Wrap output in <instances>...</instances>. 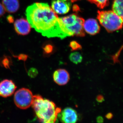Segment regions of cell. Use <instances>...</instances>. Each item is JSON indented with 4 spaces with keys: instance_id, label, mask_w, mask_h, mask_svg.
Instances as JSON below:
<instances>
[{
    "instance_id": "d4e9b609",
    "label": "cell",
    "mask_w": 123,
    "mask_h": 123,
    "mask_svg": "<svg viewBox=\"0 0 123 123\" xmlns=\"http://www.w3.org/2000/svg\"><path fill=\"white\" fill-rule=\"evenodd\" d=\"M70 0L72 2H73L77 1L78 0Z\"/></svg>"
},
{
    "instance_id": "9a60e30c",
    "label": "cell",
    "mask_w": 123,
    "mask_h": 123,
    "mask_svg": "<svg viewBox=\"0 0 123 123\" xmlns=\"http://www.w3.org/2000/svg\"><path fill=\"white\" fill-rule=\"evenodd\" d=\"M91 3L94 4L100 9H103L108 6L110 0H88Z\"/></svg>"
},
{
    "instance_id": "ffe728a7",
    "label": "cell",
    "mask_w": 123,
    "mask_h": 123,
    "mask_svg": "<svg viewBox=\"0 0 123 123\" xmlns=\"http://www.w3.org/2000/svg\"><path fill=\"white\" fill-rule=\"evenodd\" d=\"M96 100L98 103H102L104 101V97L101 95H98L96 98Z\"/></svg>"
},
{
    "instance_id": "4fadbf2b",
    "label": "cell",
    "mask_w": 123,
    "mask_h": 123,
    "mask_svg": "<svg viewBox=\"0 0 123 123\" xmlns=\"http://www.w3.org/2000/svg\"><path fill=\"white\" fill-rule=\"evenodd\" d=\"M112 11L123 18V0H114L112 4Z\"/></svg>"
},
{
    "instance_id": "7a4b0ae2",
    "label": "cell",
    "mask_w": 123,
    "mask_h": 123,
    "mask_svg": "<svg viewBox=\"0 0 123 123\" xmlns=\"http://www.w3.org/2000/svg\"><path fill=\"white\" fill-rule=\"evenodd\" d=\"M31 106L39 120L43 123H55L61 111V108L56 107L54 102L39 95H34Z\"/></svg>"
},
{
    "instance_id": "7402d4cb",
    "label": "cell",
    "mask_w": 123,
    "mask_h": 123,
    "mask_svg": "<svg viewBox=\"0 0 123 123\" xmlns=\"http://www.w3.org/2000/svg\"><path fill=\"white\" fill-rule=\"evenodd\" d=\"M7 20L8 22L9 23H12L14 21V18L11 15H9L7 17Z\"/></svg>"
},
{
    "instance_id": "5b68a950",
    "label": "cell",
    "mask_w": 123,
    "mask_h": 123,
    "mask_svg": "<svg viewBox=\"0 0 123 123\" xmlns=\"http://www.w3.org/2000/svg\"><path fill=\"white\" fill-rule=\"evenodd\" d=\"M34 95L29 89L23 88L16 91L14 100L16 106L18 108L25 110L32 105Z\"/></svg>"
},
{
    "instance_id": "277c9868",
    "label": "cell",
    "mask_w": 123,
    "mask_h": 123,
    "mask_svg": "<svg viewBox=\"0 0 123 123\" xmlns=\"http://www.w3.org/2000/svg\"><path fill=\"white\" fill-rule=\"evenodd\" d=\"M97 18L108 33H111L122 29L123 18L112 11H98Z\"/></svg>"
},
{
    "instance_id": "ac0fdd59",
    "label": "cell",
    "mask_w": 123,
    "mask_h": 123,
    "mask_svg": "<svg viewBox=\"0 0 123 123\" xmlns=\"http://www.w3.org/2000/svg\"><path fill=\"white\" fill-rule=\"evenodd\" d=\"M10 60L11 59L8 57L6 56L3 57L1 61V63L3 66L6 68H9L10 63H11Z\"/></svg>"
},
{
    "instance_id": "e0dca14e",
    "label": "cell",
    "mask_w": 123,
    "mask_h": 123,
    "mask_svg": "<svg viewBox=\"0 0 123 123\" xmlns=\"http://www.w3.org/2000/svg\"><path fill=\"white\" fill-rule=\"evenodd\" d=\"M69 46L72 51L81 50L82 49L81 45L75 41H73L70 42Z\"/></svg>"
},
{
    "instance_id": "2e32d148",
    "label": "cell",
    "mask_w": 123,
    "mask_h": 123,
    "mask_svg": "<svg viewBox=\"0 0 123 123\" xmlns=\"http://www.w3.org/2000/svg\"><path fill=\"white\" fill-rule=\"evenodd\" d=\"M43 49L44 55H49L53 53L54 50V47L52 44L48 43L44 45L43 47Z\"/></svg>"
},
{
    "instance_id": "ba28073f",
    "label": "cell",
    "mask_w": 123,
    "mask_h": 123,
    "mask_svg": "<svg viewBox=\"0 0 123 123\" xmlns=\"http://www.w3.org/2000/svg\"><path fill=\"white\" fill-rule=\"evenodd\" d=\"M17 86L12 81L5 79L0 82V96L7 98L13 94Z\"/></svg>"
},
{
    "instance_id": "6da1fadb",
    "label": "cell",
    "mask_w": 123,
    "mask_h": 123,
    "mask_svg": "<svg viewBox=\"0 0 123 123\" xmlns=\"http://www.w3.org/2000/svg\"><path fill=\"white\" fill-rule=\"evenodd\" d=\"M31 26L48 38L67 37L60 26L57 14L47 3L36 2L29 6L25 12Z\"/></svg>"
},
{
    "instance_id": "52a82bcc",
    "label": "cell",
    "mask_w": 123,
    "mask_h": 123,
    "mask_svg": "<svg viewBox=\"0 0 123 123\" xmlns=\"http://www.w3.org/2000/svg\"><path fill=\"white\" fill-rule=\"evenodd\" d=\"M58 117L62 123H75L78 120L77 111L70 107H67L58 114Z\"/></svg>"
},
{
    "instance_id": "d6986e66",
    "label": "cell",
    "mask_w": 123,
    "mask_h": 123,
    "mask_svg": "<svg viewBox=\"0 0 123 123\" xmlns=\"http://www.w3.org/2000/svg\"><path fill=\"white\" fill-rule=\"evenodd\" d=\"M122 49H123V46L117 52L115 55L111 56V59H112V61L113 62L114 64H116V63H120V61L118 59V58L119 56L120 55L121 51L122 50Z\"/></svg>"
},
{
    "instance_id": "603a6c76",
    "label": "cell",
    "mask_w": 123,
    "mask_h": 123,
    "mask_svg": "<svg viewBox=\"0 0 123 123\" xmlns=\"http://www.w3.org/2000/svg\"><path fill=\"white\" fill-rule=\"evenodd\" d=\"M97 123H103L104 119L102 116H99L97 118Z\"/></svg>"
},
{
    "instance_id": "9c48e42d",
    "label": "cell",
    "mask_w": 123,
    "mask_h": 123,
    "mask_svg": "<svg viewBox=\"0 0 123 123\" xmlns=\"http://www.w3.org/2000/svg\"><path fill=\"white\" fill-rule=\"evenodd\" d=\"M14 30L16 33L20 35H27L30 32L31 25L28 20L22 18L15 21L14 24Z\"/></svg>"
},
{
    "instance_id": "5bb4252c",
    "label": "cell",
    "mask_w": 123,
    "mask_h": 123,
    "mask_svg": "<svg viewBox=\"0 0 123 123\" xmlns=\"http://www.w3.org/2000/svg\"><path fill=\"white\" fill-rule=\"evenodd\" d=\"M69 58L70 61L76 64L81 63L83 59L80 53L77 52L71 53L69 55Z\"/></svg>"
},
{
    "instance_id": "30bf717a",
    "label": "cell",
    "mask_w": 123,
    "mask_h": 123,
    "mask_svg": "<svg viewBox=\"0 0 123 123\" xmlns=\"http://www.w3.org/2000/svg\"><path fill=\"white\" fill-rule=\"evenodd\" d=\"M53 79L54 81L59 85H64L68 82L70 76L68 72L65 69H59L54 72Z\"/></svg>"
},
{
    "instance_id": "44dd1931",
    "label": "cell",
    "mask_w": 123,
    "mask_h": 123,
    "mask_svg": "<svg viewBox=\"0 0 123 123\" xmlns=\"http://www.w3.org/2000/svg\"><path fill=\"white\" fill-rule=\"evenodd\" d=\"M5 12L4 8L3 7L2 5L0 3V17L3 16Z\"/></svg>"
},
{
    "instance_id": "7c38bea8",
    "label": "cell",
    "mask_w": 123,
    "mask_h": 123,
    "mask_svg": "<svg viewBox=\"0 0 123 123\" xmlns=\"http://www.w3.org/2000/svg\"><path fill=\"white\" fill-rule=\"evenodd\" d=\"M2 4L5 11L9 13H14L20 7L18 0H2Z\"/></svg>"
},
{
    "instance_id": "cb8c5ba5",
    "label": "cell",
    "mask_w": 123,
    "mask_h": 123,
    "mask_svg": "<svg viewBox=\"0 0 123 123\" xmlns=\"http://www.w3.org/2000/svg\"><path fill=\"white\" fill-rule=\"evenodd\" d=\"M105 117L106 118L108 119H111L113 117V115H112V113L109 112L106 115Z\"/></svg>"
},
{
    "instance_id": "3957f363",
    "label": "cell",
    "mask_w": 123,
    "mask_h": 123,
    "mask_svg": "<svg viewBox=\"0 0 123 123\" xmlns=\"http://www.w3.org/2000/svg\"><path fill=\"white\" fill-rule=\"evenodd\" d=\"M61 28L67 37H84L85 20L76 14L73 13L64 17L59 18Z\"/></svg>"
},
{
    "instance_id": "8992f818",
    "label": "cell",
    "mask_w": 123,
    "mask_h": 123,
    "mask_svg": "<svg viewBox=\"0 0 123 123\" xmlns=\"http://www.w3.org/2000/svg\"><path fill=\"white\" fill-rule=\"evenodd\" d=\"M72 3L70 0H52L51 7L56 13L65 14L70 10Z\"/></svg>"
},
{
    "instance_id": "8fae6325",
    "label": "cell",
    "mask_w": 123,
    "mask_h": 123,
    "mask_svg": "<svg viewBox=\"0 0 123 123\" xmlns=\"http://www.w3.org/2000/svg\"><path fill=\"white\" fill-rule=\"evenodd\" d=\"M84 30L86 32L91 35H94L99 33L100 27L98 22L93 18H90L84 22Z\"/></svg>"
}]
</instances>
